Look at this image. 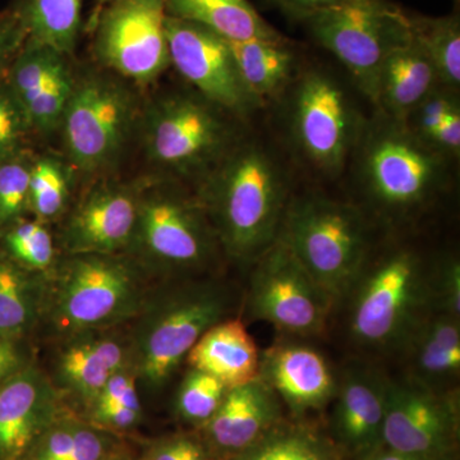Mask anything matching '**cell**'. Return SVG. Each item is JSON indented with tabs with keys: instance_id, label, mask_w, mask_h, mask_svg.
I'll return each instance as SVG.
<instances>
[{
	"instance_id": "cell-46",
	"label": "cell",
	"mask_w": 460,
	"mask_h": 460,
	"mask_svg": "<svg viewBox=\"0 0 460 460\" xmlns=\"http://www.w3.org/2000/svg\"><path fill=\"white\" fill-rule=\"evenodd\" d=\"M363 460H420L416 456H408V454H402L395 452V450L389 449V447H383L366 456Z\"/></svg>"
},
{
	"instance_id": "cell-23",
	"label": "cell",
	"mask_w": 460,
	"mask_h": 460,
	"mask_svg": "<svg viewBox=\"0 0 460 460\" xmlns=\"http://www.w3.org/2000/svg\"><path fill=\"white\" fill-rule=\"evenodd\" d=\"M396 358L404 376L438 392L459 389L460 316L432 311L414 329Z\"/></svg>"
},
{
	"instance_id": "cell-32",
	"label": "cell",
	"mask_w": 460,
	"mask_h": 460,
	"mask_svg": "<svg viewBox=\"0 0 460 460\" xmlns=\"http://www.w3.org/2000/svg\"><path fill=\"white\" fill-rule=\"evenodd\" d=\"M74 166L57 155L35 156L30 178L29 215L50 226L71 208Z\"/></svg>"
},
{
	"instance_id": "cell-12",
	"label": "cell",
	"mask_w": 460,
	"mask_h": 460,
	"mask_svg": "<svg viewBox=\"0 0 460 460\" xmlns=\"http://www.w3.org/2000/svg\"><path fill=\"white\" fill-rule=\"evenodd\" d=\"M244 307L283 337H321L337 304L279 238L251 265Z\"/></svg>"
},
{
	"instance_id": "cell-42",
	"label": "cell",
	"mask_w": 460,
	"mask_h": 460,
	"mask_svg": "<svg viewBox=\"0 0 460 460\" xmlns=\"http://www.w3.org/2000/svg\"><path fill=\"white\" fill-rule=\"evenodd\" d=\"M146 460H210L199 436L177 435L156 441Z\"/></svg>"
},
{
	"instance_id": "cell-36",
	"label": "cell",
	"mask_w": 460,
	"mask_h": 460,
	"mask_svg": "<svg viewBox=\"0 0 460 460\" xmlns=\"http://www.w3.org/2000/svg\"><path fill=\"white\" fill-rule=\"evenodd\" d=\"M33 159L26 146L0 157V229L29 215Z\"/></svg>"
},
{
	"instance_id": "cell-11",
	"label": "cell",
	"mask_w": 460,
	"mask_h": 460,
	"mask_svg": "<svg viewBox=\"0 0 460 460\" xmlns=\"http://www.w3.org/2000/svg\"><path fill=\"white\" fill-rule=\"evenodd\" d=\"M288 124L302 157L321 174L343 172L365 120L337 78L323 69L299 72L290 84Z\"/></svg>"
},
{
	"instance_id": "cell-26",
	"label": "cell",
	"mask_w": 460,
	"mask_h": 460,
	"mask_svg": "<svg viewBox=\"0 0 460 460\" xmlns=\"http://www.w3.org/2000/svg\"><path fill=\"white\" fill-rule=\"evenodd\" d=\"M122 441L66 410L45 429L23 460H119Z\"/></svg>"
},
{
	"instance_id": "cell-28",
	"label": "cell",
	"mask_w": 460,
	"mask_h": 460,
	"mask_svg": "<svg viewBox=\"0 0 460 460\" xmlns=\"http://www.w3.org/2000/svg\"><path fill=\"white\" fill-rule=\"evenodd\" d=\"M45 277L26 270L0 250V338L25 341L40 326Z\"/></svg>"
},
{
	"instance_id": "cell-7",
	"label": "cell",
	"mask_w": 460,
	"mask_h": 460,
	"mask_svg": "<svg viewBox=\"0 0 460 460\" xmlns=\"http://www.w3.org/2000/svg\"><path fill=\"white\" fill-rule=\"evenodd\" d=\"M278 238L337 305L374 247L361 206L314 193L290 198Z\"/></svg>"
},
{
	"instance_id": "cell-9",
	"label": "cell",
	"mask_w": 460,
	"mask_h": 460,
	"mask_svg": "<svg viewBox=\"0 0 460 460\" xmlns=\"http://www.w3.org/2000/svg\"><path fill=\"white\" fill-rule=\"evenodd\" d=\"M298 17L375 104L384 60L411 40L410 16L386 0H357Z\"/></svg>"
},
{
	"instance_id": "cell-40",
	"label": "cell",
	"mask_w": 460,
	"mask_h": 460,
	"mask_svg": "<svg viewBox=\"0 0 460 460\" xmlns=\"http://www.w3.org/2000/svg\"><path fill=\"white\" fill-rule=\"evenodd\" d=\"M27 39L25 27L16 12L12 8L0 12V81L4 80Z\"/></svg>"
},
{
	"instance_id": "cell-47",
	"label": "cell",
	"mask_w": 460,
	"mask_h": 460,
	"mask_svg": "<svg viewBox=\"0 0 460 460\" xmlns=\"http://www.w3.org/2000/svg\"><path fill=\"white\" fill-rule=\"evenodd\" d=\"M114 2V0H99L100 4H108V3Z\"/></svg>"
},
{
	"instance_id": "cell-4",
	"label": "cell",
	"mask_w": 460,
	"mask_h": 460,
	"mask_svg": "<svg viewBox=\"0 0 460 460\" xmlns=\"http://www.w3.org/2000/svg\"><path fill=\"white\" fill-rule=\"evenodd\" d=\"M153 278L128 255H60L45 277L41 325L62 339L119 328L141 313Z\"/></svg>"
},
{
	"instance_id": "cell-21",
	"label": "cell",
	"mask_w": 460,
	"mask_h": 460,
	"mask_svg": "<svg viewBox=\"0 0 460 460\" xmlns=\"http://www.w3.org/2000/svg\"><path fill=\"white\" fill-rule=\"evenodd\" d=\"M58 341L48 375L63 396L80 402L84 410L109 378L131 367L128 332L118 328L90 330Z\"/></svg>"
},
{
	"instance_id": "cell-48",
	"label": "cell",
	"mask_w": 460,
	"mask_h": 460,
	"mask_svg": "<svg viewBox=\"0 0 460 460\" xmlns=\"http://www.w3.org/2000/svg\"><path fill=\"white\" fill-rule=\"evenodd\" d=\"M119 460H122V459H119Z\"/></svg>"
},
{
	"instance_id": "cell-15",
	"label": "cell",
	"mask_w": 460,
	"mask_h": 460,
	"mask_svg": "<svg viewBox=\"0 0 460 460\" xmlns=\"http://www.w3.org/2000/svg\"><path fill=\"white\" fill-rule=\"evenodd\" d=\"M165 30L171 65L199 95L238 119L263 107L242 80L226 39L171 16L166 17Z\"/></svg>"
},
{
	"instance_id": "cell-33",
	"label": "cell",
	"mask_w": 460,
	"mask_h": 460,
	"mask_svg": "<svg viewBox=\"0 0 460 460\" xmlns=\"http://www.w3.org/2000/svg\"><path fill=\"white\" fill-rule=\"evenodd\" d=\"M411 38L431 60L444 86H460V21L445 17H410Z\"/></svg>"
},
{
	"instance_id": "cell-10",
	"label": "cell",
	"mask_w": 460,
	"mask_h": 460,
	"mask_svg": "<svg viewBox=\"0 0 460 460\" xmlns=\"http://www.w3.org/2000/svg\"><path fill=\"white\" fill-rule=\"evenodd\" d=\"M115 75H75L59 131L75 171L95 174L122 154L138 118L137 100Z\"/></svg>"
},
{
	"instance_id": "cell-16",
	"label": "cell",
	"mask_w": 460,
	"mask_h": 460,
	"mask_svg": "<svg viewBox=\"0 0 460 460\" xmlns=\"http://www.w3.org/2000/svg\"><path fill=\"white\" fill-rule=\"evenodd\" d=\"M138 186L96 181L62 217L58 248L62 255H127L137 220Z\"/></svg>"
},
{
	"instance_id": "cell-29",
	"label": "cell",
	"mask_w": 460,
	"mask_h": 460,
	"mask_svg": "<svg viewBox=\"0 0 460 460\" xmlns=\"http://www.w3.org/2000/svg\"><path fill=\"white\" fill-rule=\"evenodd\" d=\"M166 13L208 27L229 41L284 39L248 0H166Z\"/></svg>"
},
{
	"instance_id": "cell-19",
	"label": "cell",
	"mask_w": 460,
	"mask_h": 460,
	"mask_svg": "<svg viewBox=\"0 0 460 460\" xmlns=\"http://www.w3.org/2000/svg\"><path fill=\"white\" fill-rule=\"evenodd\" d=\"M68 58L27 39L5 75L32 132L48 136L59 131L75 83Z\"/></svg>"
},
{
	"instance_id": "cell-14",
	"label": "cell",
	"mask_w": 460,
	"mask_h": 460,
	"mask_svg": "<svg viewBox=\"0 0 460 460\" xmlns=\"http://www.w3.org/2000/svg\"><path fill=\"white\" fill-rule=\"evenodd\" d=\"M96 25L93 53L123 80L147 84L171 66L166 0H114Z\"/></svg>"
},
{
	"instance_id": "cell-38",
	"label": "cell",
	"mask_w": 460,
	"mask_h": 460,
	"mask_svg": "<svg viewBox=\"0 0 460 460\" xmlns=\"http://www.w3.org/2000/svg\"><path fill=\"white\" fill-rule=\"evenodd\" d=\"M32 128L7 81H0V157L25 147Z\"/></svg>"
},
{
	"instance_id": "cell-44",
	"label": "cell",
	"mask_w": 460,
	"mask_h": 460,
	"mask_svg": "<svg viewBox=\"0 0 460 460\" xmlns=\"http://www.w3.org/2000/svg\"><path fill=\"white\" fill-rule=\"evenodd\" d=\"M32 359L23 348V341L0 338V386L26 367Z\"/></svg>"
},
{
	"instance_id": "cell-1",
	"label": "cell",
	"mask_w": 460,
	"mask_h": 460,
	"mask_svg": "<svg viewBox=\"0 0 460 460\" xmlns=\"http://www.w3.org/2000/svg\"><path fill=\"white\" fill-rule=\"evenodd\" d=\"M199 202L223 253L251 266L279 235L290 198L289 178L261 142L241 140L198 184Z\"/></svg>"
},
{
	"instance_id": "cell-37",
	"label": "cell",
	"mask_w": 460,
	"mask_h": 460,
	"mask_svg": "<svg viewBox=\"0 0 460 460\" xmlns=\"http://www.w3.org/2000/svg\"><path fill=\"white\" fill-rule=\"evenodd\" d=\"M459 109V90L440 84L434 93H429L428 98L420 102L419 107L411 111V113L405 118L404 124L420 142L426 145L431 136L443 126L449 115Z\"/></svg>"
},
{
	"instance_id": "cell-25",
	"label": "cell",
	"mask_w": 460,
	"mask_h": 460,
	"mask_svg": "<svg viewBox=\"0 0 460 460\" xmlns=\"http://www.w3.org/2000/svg\"><path fill=\"white\" fill-rule=\"evenodd\" d=\"M441 81L422 48L411 38L384 60L377 80V111L404 122Z\"/></svg>"
},
{
	"instance_id": "cell-31",
	"label": "cell",
	"mask_w": 460,
	"mask_h": 460,
	"mask_svg": "<svg viewBox=\"0 0 460 460\" xmlns=\"http://www.w3.org/2000/svg\"><path fill=\"white\" fill-rule=\"evenodd\" d=\"M230 460H341V454L316 429L281 420L252 447Z\"/></svg>"
},
{
	"instance_id": "cell-8",
	"label": "cell",
	"mask_w": 460,
	"mask_h": 460,
	"mask_svg": "<svg viewBox=\"0 0 460 460\" xmlns=\"http://www.w3.org/2000/svg\"><path fill=\"white\" fill-rule=\"evenodd\" d=\"M229 113L198 93H172L142 117L145 153L177 180L199 184L242 140Z\"/></svg>"
},
{
	"instance_id": "cell-13",
	"label": "cell",
	"mask_w": 460,
	"mask_h": 460,
	"mask_svg": "<svg viewBox=\"0 0 460 460\" xmlns=\"http://www.w3.org/2000/svg\"><path fill=\"white\" fill-rule=\"evenodd\" d=\"M459 389L438 392L389 376L384 447L420 460H452L459 440Z\"/></svg>"
},
{
	"instance_id": "cell-6",
	"label": "cell",
	"mask_w": 460,
	"mask_h": 460,
	"mask_svg": "<svg viewBox=\"0 0 460 460\" xmlns=\"http://www.w3.org/2000/svg\"><path fill=\"white\" fill-rule=\"evenodd\" d=\"M220 252L219 239L198 196L166 181L138 186L137 220L127 255L151 278L204 277Z\"/></svg>"
},
{
	"instance_id": "cell-24",
	"label": "cell",
	"mask_w": 460,
	"mask_h": 460,
	"mask_svg": "<svg viewBox=\"0 0 460 460\" xmlns=\"http://www.w3.org/2000/svg\"><path fill=\"white\" fill-rule=\"evenodd\" d=\"M261 352L243 320L228 317L211 326L190 350V368L205 372L224 385H244L260 376Z\"/></svg>"
},
{
	"instance_id": "cell-20",
	"label": "cell",
	"mask_w": 460,
	"mask_h": 460,
	"mask_svg": "<svg viewBox=\"0 0 460 460\" xmlns=\"http://www.w3.org/2000/svg\"><path fill=\"white\" fill-rule=\"evenodd\" d=\"M66 411L65 396L47 371L30 362L0 386V460H23Z\"/></svg>"
},
{
	"instance_id": "cell-45",
	"label": "cell",
	"mask_w": 460,
	"mask_h": 460,
	"mask_svg": "<svg viewBox=\"0 0 460 460\" xmlns=\"http://www.w3.org/2000/svg\"><path fill=\"white\" fill-rule=\"evenodd\" d=\"M277 2L289 11L295 12L296 16H301V14L317 11V9L357 2V0H277Z\"/></svg>"
},
{
	"instance_id": "cell-17",
	"label": "cell",
	"mask_w": 460,
	"mask_h": 460,
	"mask_svg": "<svg viewBox=\"0 0 460 460\" xmlns=\"http://www.w3.org/2000/svg\"><path fill=\"white\" fill-rule=\"evenodd\" d=\"M389 375L367 359H353L338 374L332 402V429L335 447L366 458L384 447Z\"/></svg>"
},
{
	"instance_id": "cell-18",
	"label": "cell",
	"mask_w": 460,
	"mask_h": 460,
	"mask_svg": "<svg viewBox=\"0 0 460 460\" xmlns=\"http://www.w3.org/2000/svg\"><path fill=\"white\" fill-rule=\"evenodd\" d=\"M338 374L320 350L302 339L280 335L261 352L259 377L296 417L332 404Z\"/></svg>"
},
{
	"instance_id": "cell-43",
	"label": "cell",
	"mask_w": 460,
	"mask_h": 460,
	"mask_svg": "<svg viewBox=\"0 0 460 460\" xmlns=\"http://www.w3.org/2000/svg\"><path fill=\"white\" fill-rule=\"evenodd\" d=\"M142 419V410L117 404H91L86 408V419L93 425L108 431L126 432L136 428Z\"/></svg>"
},
{
	"instance_id": "cell-34",
	"label": "cell",
	"mask_w": 460,
	"mask_h": 460,
	"mask_svg": "<svg viewBox=\"0 0 460 460\" xmlns=\"http://www.w3.org/2000/svg\"><path fill=\"white\" fill-rule=\"evenodd\" d=\"M0 250L26 270L44 277L60 257L49 226L29 215L0 229Z\"/></svg>"
},
{
	"instance_id": "cell-22",
	"label": "cell",
	"mask_w": 460,
	"mask_h": 460,
	"mask_svg": "<svg viewBox=\"0 0 460 460\" xmlns=\"http://www.w3.org/2000/svg\"><path fill=\"white\" fill-rule=\"evenodd\" d=\"M283 420V404L261 378L232 387L219 410L199 429L210 460L243 453Z\"/></svg>"
},
{
	"instance_id": "cell-39",
	"label": "cell",
	"mask_w": 460,
	"mask_h": 460,
	"mask_svg": "<svg viewBox=\"0 0 460 460\" xmlns=\"http://www.w3.org/2000/svg\"><path fill=\"white\" fill-rule=\"evenodd\" d=\"M435 311L460 316V262L449 256L434 265Z\"/></svg>"
},
{
	"instance_id": "cell-27",
	"label": "cell",
	"mask_w": 460,
	"mask_h": 460,
	"mask_svg": "<svg viewBox=\"0 0 460 460\" xmlns=\"http://www.w3.org/2000/svg\"><path fill=\"white\" fill-rule=\"evenodd\" d=\"M228 44L242 80L262 105L286 93L299 74L298 59L286 39Z\"/></svg>"
},
{
	"instance_id": "cell-30",
	"label": "cell",
	"mask_w": 460,
	"mask_h": 460,
	"mask_svg": "<svg viewBox=\"0 0 460 460\" xmlns=\"http://www.w3.org/2000/svg\"><path fill=\"white\" fill-rule=\"evenodd\" d=\"M30 40L71 57L81 29L83 0H17L11 7Z\"/></svg>"
},
{
	"instance_id": "cell-35",
	"label": "cell",
	"mask_w": 460,
	"mask_h": 460,
	"mask_svg": "<svg viewBox=\"0 0 460 460\" xmlns=\"http://www.w3.org/2000/svg\"><path fill=\"white\" fill-rule=\"evenodd\" d=\"M228 390L217 378L189 367L175 394V414L199 429L219 410Z\"/></svg>"
},
{
	"instance_id": "cell-5",
	"label": "cell",
	"mask_w": 460,
	"mask_h": 460,
	"mask_svg": "<svg viewBox=\"0 0 460 460\" xmlns=\"http://www.w3.org/2000/svg\"><path fill=\"white\" fill-rule=\"evenodd\" d=\"M354 153L362 195L392 226L425 214L449 183L450 160L426 146L404 122L380 111L363 126Z\"/></svg>"
},
{
	"instance_id": "cell-2",
	"label": "cell",
	"mask_w": 460,
	"mask_h": 460,
	"mask_svg": "<svg viewBox=\"0 0 460 460\" xmlns=\"http://www.w3.org/2000/svg\"><path fill=\"white\" fill-rule=\"evenodd\" d=\"M434 265L404 243L372 247L343 307L350 343L362 353L399 356L414 329L434 308Z\"/></svg>"
},
{
	"instance_id": "cell-41",
	"label": "cell",
	"mask_w": 460,
	"mask_h": 460,
	"mask_svg": "<svg viewBox=\"0 0 460 460\" xmlns=\"http://www.w3.org/2000/svg\"><path fill=\"white\" fill-rule=\"evenodd\" d=\"M137 383V376L132 368H123L109 378L91 404H117L142 410Z\"/></svg>"
},
{
	"instance_id": "cell-3",
	"label": "cell",
	"mask_w": 460,
	"mask_h": 460,
	"mask_svg": "<svg viewBox=\"0 0 460 460\" xmlns=\"http://www.w3.org/2000/svg\"><path fill=\"white\" fill-rule=\"evenodd\" d=\"M237 296L213 277L165 280L148 296L128 332L131 368L138 383L159 392L215 323L232 317Z\"/></svg>"
}]
</instances>
